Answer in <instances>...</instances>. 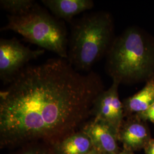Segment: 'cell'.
<instances>
[{
  "label": "cell",
  "instance_id": "1",
  "mask_svg": "<svg viewBox=\"0 0 154 154\" xmlns=\"http://www.w3.org/2000/svg\"><path fill=\"white\" fill-rule=\"evenodd\" d=\"M104 90L98 74L60 57L26 66L0 91L1 147L53 144L80 130Z\"/></svg>",
  "mask_w": 154,
  "mask_h": 154
},
{
  "label": "cell",
  "instance_id": "2",
  "mask_svg": "<svg viewBox=\"0 0 154 154\" xmlns=\"http://www.w3.org/2000/svg\"><path fill=\"white\" fill-rule=\"evenodd\" d=\"M106 57V72L120 85L154 78V37L141 28H127L115 38Z\"/></svg>",
  "mask_w": 154,
  "mask_h": 154
},
{
  "label": "cell",
  "instance_id": "3",
  "mask_svg": "<svg viewBox=\"0 0 154 154\" xmlns=\"http://www.w3.org/2000/svg\"><path fill=\"white\" fill-rule=\"evenodd\" d=\"M115 38L114 22L109 13H88L72 22L67 60L78 72H90L106 55Z\"/></svg>",
  "mask_w": 154,
  "mask_h": 154
},
{
  "label": "cell",
  "instance_id": "4",
  "mask_svg": "<svg viewBox=\"0 0 154 154\" xmlns=\"http://www.w3.org/2000/svg\"><path fill=\"white\" fill-rule=\"evenodd\" d=\"M7 18L8 22L1 30L18 33L28 42L67 60L69 38L64 22L38 4L23 14L8 15Z\"/></svg>",
  "mask_w": 154,
  "mask_h": 154
},
{
  "label": "cell",
  "instance_id": "5",
  "mask_svg": "<svg viewBox=\"0 0 154 154\" xmlns=\"http://www.w3.org/2000/svg\"><path fill=\"white\" fill-rule=\"evenodd\" d=\"M42 49L32 50L17 38L0 39V78L7 84L26 67L29 61L44 54Z\"/></svg>",
  "mask_w": 154,
  "mask_h": 154
},
{
  "label": "cell",
  "instance_id": "6",
  "mask_svg": "<svg viewBox=\"0 0 154 154\" xmlns=\"http://www.w3.org/2000/svg\"><path fill=\"white\" fill-rule=\"evenodd\" d=\"M119 83L116 81L107 90H103L94 102L91 111V116L103 122L118 133L125 119L123 105L119 99Z\"/></svg>",
  "mask_w": 154,
  "mask_h": 154
},
{
  "label": "cell",
  "instance_id": "7",
  "mask_svg": "<svg viewBox=\"0 0 154 154\" xmlns=\"http://www.w3.org/2000/svg\"><path fill=\"white\" fill-rule=\"evenodd\" d=\"M81 130L90 138L94 149L99 154H115L121 150L118 143V133L105 122L92 118Z\"/></svg>",
  "mask_w": 154,
  "mask_h": 154
},
{
  "label": "cell",
  "instance_id": "8",
  "mask_svg": "<svg viewBox=\"0 0 154 154\" xmlns=\"http://www.w3.org/2000/svg\"><path fill=\"white\" fill-rule=\"evenodd\" d=\"M123 149L135 152L144 149L152 139L147 122L137 115L125 117L118 132Z\"/></svg>",
  "mask_w": 154,
  "mask_h": 154
},
{
  "label": "cell",
  "instance_id": "9",
  "mask_svg": "<svg viewBox=\"0 0 154 154\" xmlns=\"http://www.w3.org/2000/svg\"><path fill=\"white\" fill-rule=\"evenodd\" d=\"M55 18L67 22H72L78 14L93 8L94 3L91 0H42Z\"/></svg>",
  "mask_w": 154,
  "mask_h": 154
},
{
  "label": "cell",
  "instance_id": "10",
  "mask_svg": "<svg viewBox=\"0 0 154 154\" xmlns=\"http://www.w3.org/2000/svg\"><path fill=\"white\" fill-rule=\"evenodd\" d=\"M125 118L137 115L154 104V78L146 82L143 88L122 101Z\"/></svg>",
  "mask_w": 154,
  "mask_h": 154
},
{
  "label": "cell",
  "instance_id": "11",
  "mask_svg": "<svg viewBox=\"0 0 154 154\" xmlns=\"http://www.w3.org/2000/svg\"><path fill=\"white\" fill-rule=\"evenodd\" d=\"M52 145L57 154H85L94 149L90 139L81 130Z\"/></svg>",
  "mask_w": 154,
  "mask_h": 154
},
{
  "label": "cell",
  "instance_id": "12",
  "mask_svg": "<svg viewBox=\"0 0 154 154\" xmlns=\"http://www.w3.org/2000/svg\"><path fill=\"white\" fill-rule=\"evenodd\" d=\"M37 3L33 0H1V9L10 16H18L32 9Z\"/></svg>",
  "mask_w": 154,
  "mask_h": 154
},
{
  "label": "cell",
  "instance_id": "13",
  "mask_svg": "<svg viewBox=\"0 0 154 154\" xmlns=\"http://www.w3.org/2000/svg\"><path fill=\"white\" fill-rule=\"evenodd\" d=\"M24 148L18 150L13 154H57L53 149V145L51 147L45 146L42 145H37L35 143L28 144L23 146Z\"/></svg>",
  "mask_w": 154,
  "mask_h": 154
},
{
  "label": "cell",
  "instance_id": "14",
  "mask_svg": "<svg viewBox=\"0 0 154 154\" xmlns=\"http://www.w3.org/2000/svg\"><path fill=\"white\" fill-rule=\"evenodd\" d=\"M137 116L144 121L150 122L154 125V104L149 107L148 109L138 114Z\"/></svg>",
  "mask_w": 154,
  "mask_h": 154
},
{
  "label": "cell",
  "instance_id": "15",
  "mask_svg": "<svg viewBox=\"0 0 154 154\" xmlns=\"http://www.w3.org/2000/svg\"><path fill=\"white\" fill-rule=\"evenodd\" d=\"M146 154H154V139H151L144 148Z\"/></svg>",
  "mask_w": 154,
  "mask_h": 154
},
{
  "label": "cell",
  "instance_id": "16",
  "mask_svg": "<svg viewBox=\"0 0 154 154\" xmlns=\"http://www.w3.org/2000/svg\"><path fill=\"white\" fill-rule=\"evenodd\" d=\"M115 154H134V152H132V151H131L123 149H122L119 152Z\"/></svg>",
  "mask_w": 154,
  "mask_h": 154
},
{
  "label": "cell",
  "instance_id": "17",
  "mask_svg": "<svg viewBox=\"0 0 154 154\" xmlns=\"http://www.w3.org/2000/svg\"><path fill=\"white\" fill-rule=\"evenodd\" d=\"M100 154L99 152L97 151V150H95V149H94L91 150V151H90V152H88V153H86V154Z\"/></svg>",
  "mask_w": 154,
  "mask_h": 154
}]
</instances>
